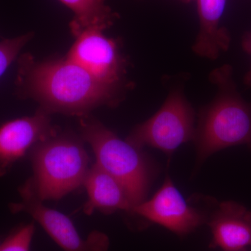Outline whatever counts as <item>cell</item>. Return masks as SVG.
I'll list each match as a JSON object with an SVG mask.
<instances>
[{"mask_svg":"<svg viewBox=\"0 0 251 251\" xmlns=\"http://www.w3.org/2000/svg\"><path fill=\"white\" fill-rule=\"evenodd\" d=\"M195 113L182 91L175 89L168 94L161 108L128 135L138 148L150 146L171 156L183 144L194 140Z\"/></svg>","mask_w":251,"mask_h":251,"instance_id":"5","label":"cell"},{"mask_svg":"<svg viewBox=\"0 0 251 251\" xmlns=\"http://www.w3.org/2000/svg\"><path fill=\"white\" fill-rule=\"evenodd\" d=\"M206 224L212 233L211 247L224 251H247L251 248V210L234 201L220 203Z\"/></svg>","mask_w":251,"mask_h":251,"instance_id":"10","label":"cell"},{"mask_svg":"<svg viewBox=\"0 0 251 251\" xmlns=\"http://www.w3.org/2000/svg\"><path fill=\"white\" fill-rule=\"evenodd\" d=\"M184 1H191V0H184Z\"/></svg>","mask_w":251,"mask_h":251,"instance_id":"17","label":"cell"},{"mask_svg":"<svg viewBox=\"0 0 251 251\" xmlns=\"http://www.w3.org/2000/svg\"><path fill=\"white\" fill-rule=\"evenodd\" d=\"M74 13L70 24L74 36L87 28L97 27L105 30L113 24L117 14L105 0H59Z\"/></svg>","mask_w":251,"mask_h":251,"instance_id":"13","label":"cell"},{"mask_svg":"<svg viewBox=\"0 0 251 251\" xmlns=\"http://www.w3.org/2000/svg\"><path fill=\"white\" fill-rule=\"evenodd\" d=\"M34 231L35 226L33 224L18 227L0 242V251H29Z\"/></svg>","mask_w":251,"mask_h":251,"instance_id":"14","label":"cell"},{"mask_svg":"<svg viewBox=\"0 0 251 251\" xmlns=\"http://www.w3.org/2000/svg\"><path fill=\"white\" fill-rule=\"evenodd\" d=\"M209 78L217 92L200 113L193 140L198 162L231 147L246 145L251 150V102L238 92L232 67L216 69Z\"/></svg>","mask_w":251,"mask_h":251,"instance_id":"2","label":"cell"},{"mask_svg":"<svg viewBox=\"0 0 251 251\" xmlns=\"http://www.w3.org/2000/svg\"><path fill=\"white\" fill-rule=\"evenodd\" d=\"M132 214L163 226L179 236L189 234L206 224L209 216L190 204L168 176L154 196L135 206Z\"/></svg>","mask_w":251,"mask_h":251,"instance_id":"8","label":"cell"},{"mask_svg":"<svg viewBox=\"0 0 251 251\" xmlns=\"http://www.w3.org/2000/svg\"><path fill=\"white\" fill-rule=\"evenodd\" d=\"M19 192L21 202L11 204V211L32 216L64 251H108L109 239L105 234L94 232L87 239H82L72 220L46 206L25 185L21 186Z\"/></svg>","mask_w":251,"mask_h":251,"instance_id":"7","label":"cell"},{"mask_svg":"<svg viewBox=\"0 0 251 251\" xmlns=\"http://www.w3.org/2000/svg\"><path fill=\"white\" fill-rule=\"evenodd\" d=\"M18 85L21 94L36 100L50 115L58 112L80 117L101 105H117L120 90L96 80L66 57L36 62L20 60Z\"/></svg>","mask_w":251,"mask_h":251,"instance_id":"1","label":"cell"},{"mask_svg":"<svg viewBox=\"0 0 251 251\" xmlns=\"http://www.w3.org/2000/svg\"><path fill=\"white\" fill-rule=\"evenodd\" d=\"M103 29L87 28L76 39L66 58L83 69L96 80L121 90L126 74L125 62L115 41L103 34Z\"/></svg>","mask_w":251,"mask_h":251,"instance_id":"6","label":"cell"},{"mask_svg":"<svg viewBox=\"0 0 251 251\" xmlns=\"http://www.w3.org/2000/svg\"><path fill=\"white\" fill-rule=\"evenodd\" d=\"M30 159L33 176L25 185L43 202L58 201L78 189L90 169L82 138L56 129L33 147Z\"/></svg>","mask_w":251,"mask_h":251,"instance_id":"3","label":"cell"},{"mask_svg":"<svg viewBox=\"0 0 251 251\" xmlns=\"http://www.w3.org/2000/svg\"><path fill=\"white\" fill-rule=\"evenodd\" d=\"M80 130L82 139L93 150L96 163L122 185L133 209L146 201L153 168L143 149L122 140L89 115L80 117Z\"/></svg>","mask_w":251,"mask_h":251,"instance_id":"4","label":"cell"},{"mask_svg":"<svg viewBox=\"0 0 251 251\" xmlns=\"http://www.w3.org/2000/svg\"><path fill=\"white\" fill-rule=\"evenodd\" d=\"M242 44L244 50L251 55V31L244 34V36H243ZM244 83L245 85L251 87V67L244 76Z\"/></svg>","mask_w":251,"mask_h":251,"instance_id":"16","label":"cell"},{"mask_svg":"<svg viewBox=\"0 0 251 251\" xmlns=\"http://www.w3.org/2000/svg\"><path fill=\"white\" fill-rule=\"evenodd\" d=\"M31 34L0 41V77L12 64L23 48L30 40Z\"/></svg>","mask_w":251,"mask_h":251,"instance_id":"15","label":"cell"},{"mask_svg":"<svg viewBox=\"0 0 251 251\" xmlns=\"http://www.w3.org/2000/svg\"><path fill=\"white\" fill-rule=\"evenodd\" d=\"M83 186L88 195L83 208L87 215H91L95 210L105 214L120 210L132 214L133 206L125 190L97 163L87 172Z\"/></svg>","mask_w":251,"mask_h":251,"instance_id":"12","label":"cell"},{"mask_svg":"<svg viewBox=\"0 0 251 251\" xmlns=\"http://www.w3.org/2000/svg\"><path fill=\"white\" fill-rule=\"evenodd\" d=\"M196 1L200 26L193 50L201 57L216 59L229 49L230 44L228 31L221 25L227 0Z\"/></svg>","mask_w":251,"mask_h":251,"instance_id":"11","label":"cell"},{"mask_svg":"<svg viewBox=\"0 0 251 251\" xmlns=\"http://www.w3.org/2000/svg\"><path fill=\"white\" fill-rule=\"evenodd\" d=\"M54 130L50 114L40 108L32 116L16 119L0 126V176Z\"/></svg>","mask_w":251,"mask_h":251,"instance_id":"9","label":"cell"}]
</instances>
